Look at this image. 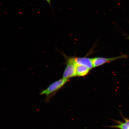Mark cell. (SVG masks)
Masks as SVG:
<instances>
[{
  "label": "cell",
  "mask_w": 129,
  "mask_h": 129,
  "mask_svg": "<svg viewBox=\"0 0 129 129\" xmlns=\"http://www.w3.org/2000/svg\"><path fill=\"white\" fill-rule=\"evenodd\" d=\"M69 81V80L63 78L56 80L51 83L46 89L42 91L40 94L41 95L46 96L45 102H48L51 98L55 95L57 92Z\"/></svg>",
  "instance_id": "6da1fadb"
},
{
  "label": "cell",
  "mask_w": 129,
  "mask_h": 129,
  "mask_svg": "<svg viewBox=\"0 0 129 129\" xmlns=\"http://www.w3.org/2000/svg\"><path fill=\"white\" fill-rule=\"evenodd\" d=\"M60 53L65 57L67 64V66L63 74L62 78L69 80L72 77L76 76L77 65L75 62V57H69L64 53Z\"/></svg>",
  "instance_id": "7a4b0ae2"
},
{
  "label": "cell",
  "mask_w": 129,
  "mask_h": 129,
  "mask_svg": "<svg viewBox=\"0 0 129 129\" xmlns=\"http://www.w3.org/2000/svg\"><path fill=\"white\" fill-rule=\"evenodd\" d=\"M128 56L127 55L123 54L112 58L96 57L93 58L92 59L93 67H99L106 63L112 62L118 59L126 58L128 57Z\"/></svg>",
  "instance_id": "3957f363"
},
{
  "label": "cell",
  "mask_w": 129,
  "mask_h": 129,
  "mask_svg": "<svg viewBox=\"0 0 129 129\" xmlns=\"http://www.w3.org/2000/svg\"><path fill=\"white\" fill-rule=\"evenodd\" d=\"M75 61L77 65L85 66L89 69L90 70L93 67L92 58L83 57H75Z\"/></svg>",
  "instance_id": "277c9868"
},
{
  "label": "cell",
  "mask_w": 129,
  "mask_h": 129,
  "mask_svg": "<svg viewBox=\"0 0 129 129\" xmlns=\"http://www.w3.org/2000/svg\"><path fill=\"white\" fill-rule=\"evenodd\" d=\"M90 69L85 66L77 65L76 68V75L78 77H83L89 72Z\"/></svg>",
  "instance_id": "5b68a950"
},
{
  "label": "cell",
  "mask_w": 129,
  "mask_h": 129,
  "mask_svg": "<svg viewBox=\"0 0 129 129\" xmlns=\"http://www.w3.org/2000/svg\"><path fill=\"white\" fill-rule=\"evenodd\" d=\"M124 122H119L118 125L112 126L113 128L120 129H128L129 128V120L125 119Z\"/></svg>",
  "instance_id": "8992f818"
},
{
  "label": "cell",
  "mask_w": 129,
  "mask_h": 129,
  "mask_svg": "<svg viewBox=\"0 0 129 129\" xmlns=\"http://www.w3.org/2000/svg\"><path fill=\"white\" fill-rule=\"evenodd\" d=\"M44 1H46L47 2L48 4H49L50 5H51V0H44Z\"/></svg>",
  "instance_id": "52a82bcc"
}]
</instances>
